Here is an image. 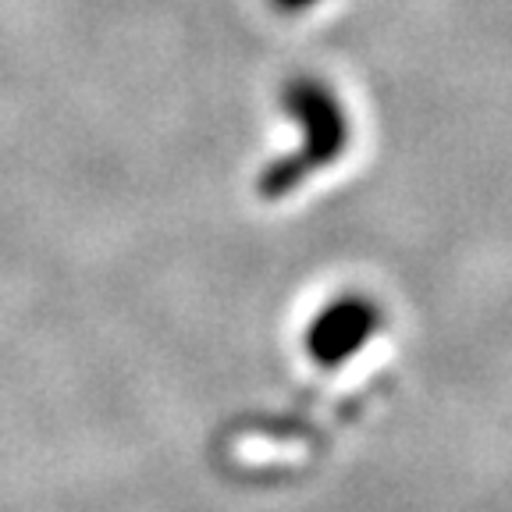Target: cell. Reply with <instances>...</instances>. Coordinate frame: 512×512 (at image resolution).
Masks as SVG:
<instances>
[{
  "mask_svg": "<svg viewBox=\"0 0 512 512\" xmlns=\"http://www.w3.org/2000/svg\"><path fill=\"white\" fill-rule=\"evenodd\" d=\"M281 111L296 121L299 150L285 153L264 168L260 185H256L264 200L296 192L306 178L320 175L349 150V111H345L342 96L324 79H313V75L288 79L281 86Z\"/></svg>",
  "mask_w": 512,
  "mask_h": 512,
  "instance_id": "obj_1",
  "label": "cell"
},
{
  "mask_svg": "<svg viewBox=\"0 0 512 512\" xmlns=\"http://www.w3.org/2000/svg\"><path fill=\"white\" fill-rule=\"evenodd\" d=\"M384 328L381 306L370 296H338L328 306H320L317 317L306 324L303 345L310 352V360L320 367H338L349 363L352 356H360L377 331Z\"/></svg>",
  "mask_w": 512,
  "mask_h": 512,
  "instance_id": "obj_2",
  "label": "cell"
},
{
  "mask_svg": "<svg viewBox=\"0 0 512 512\" xmlns=\"http://www.w3.org/2000/svg\"><path fill=\"white\" fill-rule=\"evenodd\" d=\"M320 0H271V8L281 11V15H303V11L317 8Z\"/></svg>",
  "mask_w": 512,
  "mask_h": 512,
  "instance_id": "obj_3",
  "label": "cell"
}]
</instances>
